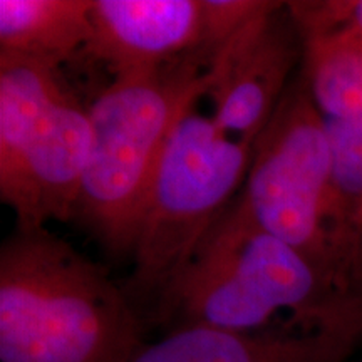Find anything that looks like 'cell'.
Returning <instances> with one entry per match:
<instances>
[{
    "label": "cell",
    "mask_w": 362,
    "mask_h": 362,
    "mask_svg": "<svg viewBox=\"0 0 362 362\" xmlns=\"http://www.w3.org/2000/svg\"><path fill=\"white\" fill-rule=\"evenodd\" d=\"M171 329L210 325L240 332H327L362 346V296L342 287L296 248L253 223L235 202L151 307Z\"/></svg>",
    "instance_id": "1"
},
{
    "label": "cell",
    "mask_w": 362,
    "mask_h": 362,
    "mask_svg": "<svg viewBox=\"0 0 362 362\" xmlns=\"http://www.w3.org/2000/svg\"><path fill=\"white\" fill-rule=\"evenodd\" d=\"M143 315L103 267L47 228L0 248V361L129 362Z\"/></svg>",
    "instance_id": "2"
},
{
    "label": "cell",
    "mask_w": 362,
    "mask_h": 362,
    "mask_svg": "<svg viewBox=\"0 0 362 362\" xmlns=\"http://www.w3.org/2000/svg\"><path fill=\"white\" fill-rule=\"evenodd\" d=\"M200 59L117 76L89 107L93 144L76 215L112 252H133L158 161L181 115L202 96Z\"/></svg>",
    "instance_id": "3"
},
{
    "label": "cell",
    "mask_w": 362,
    "mask_h": 362,
    "mask_svg": "<svg viewBox=\"0 0 362 362\" xmlns=\"http://www.w3.org/2000/svg\"><path fill=\"white\" fill-rule=\"evenodd\" d=\"M253 143L225 133L197 103L176 121L158 161L134 243L128 296L151 309L189 264L247 180Z\"/></svg>",
    "instance_id": "4"
},
{
    "label": "cell",
    "mask_w": 362,
    "mask_h": 362,
    "mask_svg": "<svg viewBox=\"0 0 362 362\" xmlns=\"http://www.w3.org/2000/svg\"><path fill=\"white\" fill-rule=\"evenodd\" d=\"M90 144L89 111L57 69L0 54V198L17 228L76 215Z\"/></svg>",
    "instance_id": "5"
},
{
    "label": "cell",
    "mask_w": 362,
    "mask_h": 362,
    "mask_svg": "<svg viewBox=\"0 0 362 362\" xmlns=\"http://www.w3.org/2000/svg\"><path fill=\"white\" fill-rule=\"evenodd\" d=\"M332 149L327 126L298 67L264 131L237 203L253 223L296 248L344 291L362 285L344 267L332 237Z\"/></svg>",
    "instance_id": "6"
},
{
    "label": "cell",
    "mask_w": 362,
    "mask_h": 362,
    "mask_svg": "<svg viewBox=\"0 0 362 362\" xmlns=\"http://www.w3.org/2000/svg\"><path fill=\"white\" fill-rule=\"evenodd\" d=\"M302 64V40L287 4L270 8L206 59V96L225 133L255 143Z\"/></svg>",
    "instance_id": "7"
},
{
    "label": "cell",
    "mask_w": 362,
    "mask_h": 362,
    "mask_svg": "<svg viewBox=\"0 0 362 362\" xmlns=\"http://www.w3.org/2000/svg\"><path fill=\"white\" fill-rule=\"evenodd\" d=\"M202 0H93L84 51L115 78L163 69L202 44Z\"/></svg>",
    "instance_id": "8"
},
{
    "label": "cell",
    "mask_w": 362,
    "mask_h": 362,
    "mask_svg": "<svg viewBox=\"0 0 362 362\" xmlns=\"http://www.w3.org/2000/svg\"><path fill=\"white\" fill-rule=\"evenodd\" d=\"M359 347L354 339L327 332L183 325L144 344L129 362H346Z\"/></svg>",
    "instance_id": "9"
},
{
    "label": "cell",
    "mask_w": 362,
    "mask_h": 362,
    "mask_svg": "<svg viewBox=\"0 0 362 362\" xmlns=\"http://www.w3.org/2000/svg\"><path fill=\"white\" fill-rule=\"evenodd\" d=\"M93 0H0V54L57 69L90 37Z\"/></svg>",
    "instance_id": "10"
},
{
    "label": "cell",
    "mask_w": 362,
    "mask_h": 362,
    "mask_svg": "<svg viewBox=\"0 0 362 362\" xmlns=\"http://www.w3.org/2000/svg\"><path fill=\"white\" fill-rule=\"evenodd\" d=\"M300 40V71L324 119L362 117V40L344 30L302 34Z\"/></svg>",
    "instance_id": "11"
},
{
    "label": "cell",
    "mask_w": 362,
    "mask_h": 362,
    "mask_svg": "<svg viewBox=\"0 0 362 362\" xmlns=\"http://www.w3.org/2000/svg\"><path fill=\"white\" fill-rule=\"evenodd\" d=\"M203 4V30L202 44L194 52L202 61L235 37L240 30L262 16L274 2L260 0H202Z\"/></svg>",
    "instance_id": "12"
},
{
    "label": "cell",
    "mask_w": 362,
    "mask_h": 362,
    "mask_svg": "<svg viewBox=\"0 0 362 362\" xmlns=\"http://www.w3.org/2000/svg\"><path fill=\"white\" fill-rule=\"evenodd\" d=\"M298 34L344 30L362 40V0H324L288 2Z\"/></svg>",
    "instance_id": "13"
},
{
    "label": "cell",
    "mask_w": 362,
    "mask_h": 362,
    "mask_svg": "<svg viewBox=\"0 0 362 362\" xmlns=\"http://www.w3.org/2000/svg\"><path fill=\"white\" fill-rule=\"evenodd\" d=\"M359 362H362V361H359Z\"/></svg>",
    "instance_id": "14"
}]
</instances>
